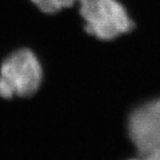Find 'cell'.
<instances>
[{
    "instance_id": "cell-1",
    "label": "cell",
    "mask_w": 160,
    "mask_h": 160,
    "mask_svg": "<svg viewBox=\"0 0 160 160\" xmlns=\"http://www.w3.org/2000/svg\"><path fill=\"white\" fill-rule=\"evenodd\" d=\"M42 67L32 51L20 49L11 54L0 68V97H30L42 82Z\"/></svg>"
},
{
    "instance_id": "cell-2",
    "label": "cell",
    "mask_w": 160,
    "mask_h": 160,
    "mask_svg": "<svg viewBox=\"0 0 160 160\" xmlns=\"http://www.w3.org/2000/svg\"><path fill=\"white\" fill-rule=\"evenodd\" d=\"M85 30L98 40L111 41L132 30L134 24L117 0H78Z\"/></svg>"
},
{
    "instance_id": "cell-3",
    "label": "cell",
    "mask_w": 160,
    "mask_h": 160,
    "mask_svg": "<svg viewBox=\"0 0 160 160\" xmlns=\"http://www.w3.org/2000/svg\"><path fill=\"white\" fill-rule=\"evenodd\" d=\"M128 129L139 156L160 160V98L135 109L128 118Z\"/></svg>"
},
{
    "instance_id": "cell-4",
    "label": "cell",
    "mask_w": 160,
    "mask_h": 160,
    "mask_svg": "<svg viewBox=\"0 0 160 160\" xmlns=\"http://www.w3.org/2000/svg\"><path fill=\"white\" fill-rule=\"evenodd\" d=\"M42 12L45 14H54L59 11L71 7L76 0H31Z\"/></svg>"
},
{
    "instance_id": "cell-5",
    "label": "cell",
    "mask_w": 160,
    "mask_h": 160,
    "mask_svg": "<svg viewBox=\"0 0 160 160\" xmlns=\"http://www.w3.org/2000/svg\"><path fill=\"white\" fill-rule=\"evenodd\" d=\"M129 160H159V159L152 158V157H142V156H139L138 158H132V159H129Z\"/></svg>"
}]
</instances>
